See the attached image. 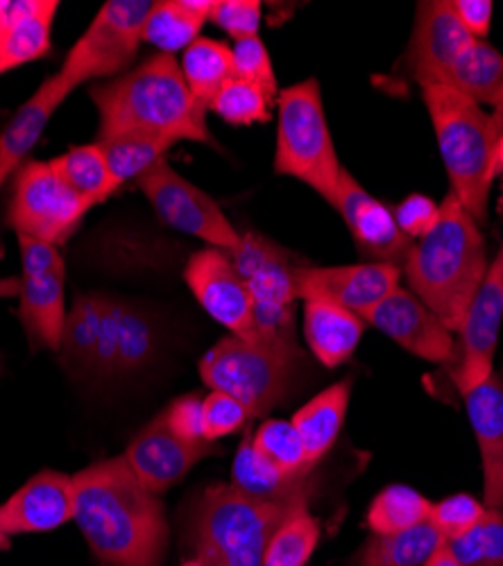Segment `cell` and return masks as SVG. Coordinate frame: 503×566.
<instances>
[{"label":"cell","instance_id":"16","mask_svg":"<svg viewBox=\"0 0 503 566\" xmlns=\"http://www.w3.org/2000/svg\"><path fill=\"white\" fill-rule=\"evenodd\" d=\"M363 322L375 328L408 354L429 363H449L455 354L453 334L444 322L410 291L395 289Z\"/></svg>","mask_w":503,"mask_h":566},{"label":"cell","instance_id":"38","mask_svg":"<svg viewBox=\"0 0 503 566\" xmlns=\"http://www.w3.org/2000/svg\"><path fill=\"white\" fill-rule=\"evenodd\" d=\"M155 336L146 317L118 302L116 311V374L136 371L148 363Z\"/></svg>","mask_w":503,"mask_h":566},{"label":"cell","instance_id":"46","mask_svg":"<svg viewBox=\"0 0 503 566\" xmlns=\"http://www.w3.org/2000/svg\"><path fill=\"white\" fill-rule=\"evenodd\" d=\"M451 8L455 19L461 21V25L474 39L485 41L492 28V12H494V6L490 0H451Z\"/></svg>","mask_w":503,"mask_h":566},{"label":"cell","instance_id":"9","mask_svg":"<svg viewBox=\"0 0 503 566\" xmlns=\"http://www.w3.org/2000/svg\"><path fill=\"white\" fill-rule=\"evenodd\" d=\"M150 0H109L69 51L57 75L75 91L88 80H109L125 71L144 43Z\"/></svg>","mask_w":503,"mask_h":566},{"label":"cell","instance_id":"35","mask_svg":"<svg viewBox=\"0 0 503 566\" xmlns=\"http://www.w3.org/2000/svg\"><path fill=\"white\" fill-rule=\"evenodd\" d=\"M319 522L308 507L295 512L274 531L265 546L261 566H306L319 542Z\"/></svg>","mask_w":503,"mask_h":566},{"label":"cell","instance_id":"5","mask_svg":"<svg viewBox=\"0 0 503 566\" xmlns=\"http://www.w3.org/2000/svg\"><path fill=\"white\" fill-rule=\"evenodd\" d=\"M422 96L451 184L449 193L459 198L468 213L481 224L488 216L499 146L492 118L481 105L449 86H425Z\"/></svg>","mask_w":503,"mask_h":566},{"label":"cell","instance_id":"36","mask_svg":"<svg viewBox=\"0 0 503 566\" xmlns=\"http://www.w3.org/2000/svg\"><path fill=\"white\" fill-rule=\"evenodd\" d=\"M252 442L259 449V453L274 467L282 469L284 474L295 479L311 476L313 464L293 421L268 419L254 431Z\"/></svg>","mask_w":503,"mask_h":566},{"label":"cell","instance_id":"55","mask_svg":"<svg viewBox=\"0 0 503 566\" xmlns=\"http://www.w3.org/2000/svg\"><path fill=\"white\" fill-rule=\"evenodd\" d=\"M0 371H3V360H0Z\"/></svg>","mask_w":503,"mask_h":566},{"label":"cell","instance_id":"3","mask_svg":"<svg viewBox=\"0 0 503 566\" xmlns=\"http://www.w3.org/2000/svg\"><path fill=\"white\" fill-rule=\"evenodd\" d=\"M490 259L479 222L453 193L440 202L436 224L410 248L401 272L418 295L459 334L465 313L488 274Z\"/></svg>","mask_w":503,"mask_h":566},{"label":"cell","instance_id":"21","mask_svg":"<svg viewBox=\"0 0 503 566\" xmlns=\"http://www.w3.org/2000/svg\"><path fill=\"white\" fill-rule=\"evenodd\" d=\"M463 399L481 451L485 505L503 510V386L499 376L492 374Z\"/></svg>","mask_w":503,"mask_h":566},{"label":"cell","instance_id":"1","mask_svg":"<svg viewBox=\"0 0 503 566\" xmlns=\"http://www.w3.org/2000/svg\"><path fill=\"white\" fill-rule=\"evenodd\" d=\"M75 516L84 542L105 566H161L168 546L164 503L129 471L123 455L73 474Z\"/></svg>","mask_w":503,"mask_h":566},{"label":"cell","instance_id":"26","mask_svg":"<svg viewBox=\"0 0 503 566\" xmlns=\"http://www.w3.org/2000/svg\"><path fill=\"white\" fill-rule=\"evenodd\" d=\"M216 0H161L153 3V10L144 25V41L157 45L164 55L187 51L200 39L202 25L211 19Z\"/></svg>","mask_w":503,"mask_h":566},{"label":"cell","instance_id":"34","mask_svg":"<svg viewBox=\"0 0 503 566\" xmlns=\"http://www.w3.org/2000/svg\"><path fill=\"white\" fill-rule=\"evenodd\" d=\"M109 297L105 295H80L73 302V308L66 315L64 336H62V354L82 365H94V354L101 336L103 317L107 311Z\"/></svg>","mask_w":503,"mask_h":566},{"label":"cell","instance_id":"40","mask_svg":"<svg viewBox=\"0 0 503 566\" xmlns=\"http://www.w3.org/2000/svg\"><path fill=\"white\" fill-rule=\"evenodd\" d=\"M488 505L470 494L447 496L431 507L429 522L444 542H453L474 531L488 516Z\"/></svg>","mask_w":503,"mask_h":566},{"label":"cell","instance_id":"22","mask_svg":"<svg viewBox=\"0 0 503 566\" xmlns=\"http://www.w3.org/2000/svg\"><path fill=\"white\" fill-rule=\"evenodd\" d=\"M69 96L71 88L57 73L45 77L43 84L32 93V98L21 105L6 132L0 134V191H3L6 181L23 166V159L36 146L45 125Z\"/></svg>","mask_w":503,"mask_h":566},{"label":"cell","instance_id":"51","mask_svg":"<svg viewBox=\"0 0 503 566\" xmlns=\"http://www.w3.org/2000/svg\"><path fill=\"white\" fill-rule=\"evenodd\" d=\"M6 36H8V23H6V19H3V17H0V55H3Z\"/></svg>","mask_w":503,"mask_h":566},{"label":"cell","instance_id":"50","mask_svg":"<svg viewBox=\"0 0 503 566\" xmlns=\"http://www.w3.org/2000/svg\"><path fill=\"white\" fill-rule=\"evenodd\" d=\"M503 175V136L499 138V146H496V155H494V177Z\"/></svg>","mask_w":503,"mask_h":566},{"label":"cell","instance_id":"37","mask_svg":"<svg viewBox=\"0 0 503 566\" xmlns=\"http://www.w3.org/2000/svg\"><path fill=\"white\" fill-rule=\"evenodd\" d=\"M447 544L461 566H503V510L490 507L474 531Z\"/></svg>","mask_w":503,"mask_h":566},{"label":"cell","instance_id":"44","mask_svg":"<svg viewBox=\"0 0 503 566\" xmlns=\"http://www.w3.org/2000/svg\"><path fill=\"white\" fill-rule=\"evenodd\" d=\"M205 399L198 395H187L175 399L161 415L168 429L189 444H207L205 440V417H202ZM211 444V442H209Z\"/></svg>","mask_w":503,"mask_h":566},{"label":"cell","instance_id":"23","mask_svg":"<svg viewBox=\"0 0 503 566\" xmlns=\"http://www.w3.org/2000/svg\"><path fill=\"white\" fill-rule=\"evenodd\" d=\"M365 334V322L325 297L304 300V338L311 354L325 367L345 365Z\"/></svg>","mask_w":503,"mask_h":566},{"label":"cell","instance_id":"6","mask_svg":"<svg viewBox=\"0 0 503 566\" xmlns=\"http://www.w3.org/2000/svg\"><path fill=\"white\" fill-rule=\"evenodd\" d=\"M277 107L274 170L306 184L336 209L345 166L336 155L317 80L308 77L280 91Z\"/></svg>","mask_w":503,"mask_h":566},{"label":"cell","instance_id":"33","mask_svg":"<svg viewBox=\"0 0 503 566\" xmlns=\"http://www.w3.org/2000/svg\"><path fill=\"white\" fill-rule=\"evenodd\" d=\"M433 503L413 488L390 485L370 503L365 524L373 535H395L429 522Z\"/></svg>","mask_w":503,"mask_h":566},{"label":"cell","instance_id":"15","mask_svg":"<svg viewBox=\"0 0 503 566\" xmlns=\"http://www.w3.org/2000/svg\"><path fill=\"white\" fill-rule=\"evenodd\" d=\"M300 300L325 297L360 319L399 289L401 268L365 261L354 265H304L295 270Z\"/></svg>","mask_w":503,"mask_h":566},{"label":"cell","instance_id":"47","mask_svg":"<svg viewBox=\"0 0 503 566\" xmlns=\"http://www.w3.org/2000/svg\"><path fill=\"white\" fill-rule=\"evenodd\" d=\"M116 311L118 302L109 297L94 354V365H91V369H98L103 374H116Z\"/></svg>","mask_w":503,"mask_h":566},{"label":"cell","instance_id":"45","mask_svg":"<svg viewBox=\"0 0 503 566\" xmlns=\"http://www.w3.org/2000/svg\"><path fill=\"white\" fill-rule=\"evenodd\" d=\"M392 213H395V220H397V227L401 229V233L408 241L416 243L436 224V220L440 216V205L427 196L413 193L406 200H401Z\"/></svg>","mask_w":503,"mask_h":566},{"label":"cell","instance_id":"41","mask_svg":"<svg viewBox=\"0 0 503 566\" xmlns=\"http://www.w3.org/2000/svg\"><path fill=\"white\" fill-rule=\"evenodd\" d=\"M232 51H234L237 77L261 88L270 103L277 101V96H280L277 75H274L272 60L265 51V43L261 41V36L237 41Z\"/></svg>","mask_w":503,"mask_h":566},{"label":"cell","instance_id":"28","mask_svg":"<svg viewBox=\"0 0 503 566\" xmlns=\"http://www.w3.org/2000/svg\"><path fill=\"white\" fill-rule=\"evenodd\" d=\"M440 86L463 93L476 105L496 109L503 103V55L488 41L474 39Z\"/></svg>","mask_w":503,"mask_h":566},{"label":"cell","instance_id":"24","mask_svg":"<svg viewBox=\"0 0 503 566\" xmlns=\"http://www.w3.org/2000/svg\"><path fill=\"white\" fill-rule=\"evenodd\" d=\"M57 8V0H0V17L8 23L0 73L41 60L51 51Z\"/></svg>","mask_w":503,"mask_h":566},{"label":"cell","instance_id":"32","mask_svg":"<svg viewBox=\"0 0 503 566\" xmlns=\"http://www.w3.org/2000/svg\"><path fill=\"white\" fill-rule=\"evenodd\" d=\"M96 144L103 148L109 172L120 188L129 179H139L164 161L166 153L175 146L172 140L148 136V134H118L101 138Z\"/></svg>","mask_w":503,"mask_h":566},{"label":"cell","instance_id":"49","mask_svg":"<svg viewBox=\"0 0 503 566\" xmlns=\"http://www.w3.org/2000/svg\"><path fill=\"white\" fill-rule=\"evenodd\" d=\"M490 118H492V125H494V129H496V134L501 138L503 136V103L490 114Z\"/></svg>","mask_w":503,"mask_h":566},{"label":"cell","instance_id":"2","mask_svg":"<svg viewBox=\"0 0 503 566\" xmlns=\"http://www.w3.org/2000/svg\"><path fill=\"white\" fill-rule=\"evenodd\" d=\"M101 127L98 140L118 134H148L172 144L213 146L207 109L196 103L175 55H155L134 71L91 86Z\"/></svg>","mask_w":503,"mask_h":566},{"label":"cell","instance_id":"13","mask_svg":"<svg viewBox=\"0 0 503 566\" xmlns=\"http://www.w3.org/2000/svg\"><path fill=\"white\" fill-rule=\"evenodd\" d=\"M503 324V243L490 261L488 274L476 291L459 328L461 360L453 369V384L463 397L494 374V354Z\"/></svg>","mask_w":503,"mask_h":566},{"label":"cell","instance_id":"30","mask_svg":"<svg viewBox=\"0 0 503 566\" xmlns=\"http://www.w3.org/2000/svg\"><path fill=\"white\" fill-rule=\"evenodd\" d=\"M49 164L71 186V191H75L88 205V209L103 205L118 191L105 153L98 144L73 146Z\"/></svg>","mask_w":503,"mask_h":566},{"label":"cell","instance_id":"52","mask_svg":"<svg viewBox=\"0 0 503 566\" xmlns=\"http://www.w3.org/2000/svg\"><path fill=\"white\" fill-rule=\"evenodd\" d=\"M10 548V537L8 535H0V553Z\"/></svg>","mask_w":503,"mask_h":566},{"label":"cell","instance_id":"7","mask_svg":"<svg viewBox=\"0 0 503 566\" xmlns=\"http://www.w3.org/2000/svg\"><path fill=\"white\" fill-rule=\"evenodd\" d=\"M232 259L245 281L254 308L256 340L295 360L302 358L295 338V302L300 263L274 241L248 231Z\"/></svg>","mask_w":503,"mask_h":566},{"label":"cell","instance_id":"12","mask_svg":"<svg viewBox=\"0 0 503 566\" xmlns=\"http://www.w3.org/2000/svg\"><path fill=\"white\" fill-rule=\"evenodd\" d=\"M21 250V289H19V319L32 349H62L66 324V293H64V261L55 245L28 235H17Z\"/></svg>","mask_w":503,"mask_h":566},{"label":"cell","instance_id":"48","mask_svg":"<svg viewBox=\"0 0 503 566\" xmlns=\"http://www.w3.org/2000/svg\"><path fill=\"white\" fill-rule=\"evenodd\" d=\"M425 566H461V564H459V559L453 557V553L449 551V544L442 542V544L433 551V555L427 559Z\"/></svg>","mask_w":503,"mask_h":566},{"label":"cell","instance_id":"19","mask_svg":"<svg viewBox=\"0 0 503 566\" xmlns=\"http://www.w3.org/2000/svg\"><path fill=\"white\" fill-rule=\"evenodd\" d=\"M216 451L213 444H189L179 440L164 419L157 415L148 427L136 436L123 460L127 462L129 471L136 476L148 492L161 496L177 483L187 479L189 471L202 462L207 455Z\"/></svg>","mask_w":503,"mask_h":566},{"label":"cell","instance_id":"29","mask_svg":"<svg viewBox=\"0 0 503 566\" xmlns=\"http://www.w3.org/2000/svg\"><path fill=\"white\" fill-rule=\"evenodd\" d=\"M181 73L189 84L191 96L200 107L209 112L218 93L237 77L234 51L216 39L200 36L181 55Z\"/></svg>","mask_w":503,"mask_h":566},{"label":"cell","instance_id":"31","mask_svg":"<svg viewBox=\"0 0 503 566\" xmlns=\"http://www.w3.org/2000/svg\"><path fill=\"white\" fill-rule=\"evenodd\" d=\"M442 542L431 522L395 535H373L358 553V566H425Z\"/></svg>","mask_w":503,"mask_h":566},{"label":"cell","instance_id":"42","mask_svg":"<svg viewBox=\"0 0 503 566\" xmlns=\"http://www.w3.org/2000/svg\"><path fill=\"white\" fill-rule=\"evenodd\" d=\"M202 417H205V440L211 444L241 431L250 419H254L248 406H243L239 399L216 390H211L205 397Z\"/></svg>","mask_w":503,"mask_h":566},{"label":"cell","instance_id":"11","mask_svg":"<svg viewBox=\"0 0 503 566\" xmlns=\"http://www.w3.org/2000/svg\"><path fill=\"white\" fill-rule=\"evenodd\" d=\"M136 184L168 227L196 235L211 248L230 254L241 248L243 233H239L230 218L222 213L220 205L202 188L172 170L166 159L136 179Z\"/></svg>","mask_w":503,"mask_h":566},{"label":"cell","instance_id":"17","mask_svg":"<svg viewBox=\"0 0 503 566\" xmlns=\"http://www.w3.org/2000/svg\"><path fill=\"white\" fill-rule=\"evenodd\" d=\"M336 211L345 220L356 250L377 263L404 265L413 241H408L397 227L392 209L373 198L358 179L343 168Z\"/></svg>","mask_w":503,"mask_h":566},{"label":"cell","instance_id":"25","mask_svg":"<svg viewBox=\"0 0 503 566\" xmlns=\"http://www.w3.org/2000/svg\"><path fill=\"white\" fill-rule=\"evenodd\" d=\"M349 395H352V381L334 384L332 388L315 395L291 419L306 447V453L313 467L336 444L347 419Z\"/></svg>","mask_w":503,"mask_h":566},{"label":"cell","instance_id":"43","mask_svg":"<svg viewBox=\"0 0 503 566\" xmlns=\"http://www.w3.org/2000/svg\"><path fill=\"white\" fill-rule=\"evenodd\" d=\"M209 21L230 34L234 43L259 36L261 3L259 0H216Z\"/></svg>","mask_w":503,"mask_h":566},{"label":"cell","instance_id":"20","mask_svg":"<svg viewBox=\"0 0 503 566\" xmlns=\"http://www.w3.org/2000/svg\"><path fill=\"white\" fill-rule=\"evenodd\" d=\"M75 488L73 476L45 469L0 503V535L51 533L73 522Z\"/></svg>","mask_w":503,"mask_h":566},{"label":"cell","instance_id":"39","mask_svg":"<svg viewBox=\"0 0 503 566\" xmlns=\"http://www.w3.org/2000/svg\"><path fill=\"white\" fill-rule=\"evenodd\" d=\"M270 105L261 88L234 77L218 93L209 112L230 125H256L270 120Z\"/></svg>","mask_w":503,"mask_h":566},{"label":"cell","instance_id":"27","mask_svg":"<svg viewBox=\"0 0 503 566\" xmlns=\"http://www.w3.org/2000/svg\"><path fill=\"white\" fill-rule=\"evenodd\" d=\"M311 476H289L265 460L252 442V433L243 438L232 464V485L259 501H289L311 494Z\"/></svg>","mask_w":503,"mask_h":566},{"label":"cell","instance_id":"14","mask_svg":"<svg viewBox=\"0 0 503 566\" xmlns=\"http://www.w3.org/2000/svg\"><path fill=\"white\" fill-rule=\"evenodd\" d=\"M185 279L211 319L237 338L256 340L252 297L230 252L216 248L196 252L187 263Z\"/></svg>","mask_w":503,"mask_h":566},{"label":"cell","instance_id":"54","mask_svg":"<svg viewBox=\"0 0 503 566\" xmlns=\"http://www.w3.org/2000/svg\"><path fill=\"white\" fill-rule=\"evenodd\" d=\"M499 381H501V386H503V367H501V374H499Z\"/></svg>","mask_w":503,"mask_h":566},{"label":"cell","instance_id":"53","mask_svg":"<svg viewBox=\"0 0 503 566\" xmlns=\"http://www.w3.org/2000/svg\"><path fill=\"white\" fill-rule=\"evenodd\" d=\"M499 207H501V213H503V184H501V198H499Z\"/></svg>","mask_w":503,"mask_h":566},{"label":"cell","instance_id":"10","mask_svg":"<svg viewBox=\"0 0 503 566\" xmlns=\"http://www.w3.org/2000/svg\"><path fill=\"white\" fill-rule=\"evenodd\" d=\"M88 205L49 161H28L19 168L8 209V224L17 235H28L55 248L64 245L86 216Z\"/></svg>","mask_w":503,"mask_h":566},{"label":"cell","instance_id":"8","mask_svg":"<svg viewBox=\"0 0 503 566\" xmlns=\"http://www.w3.org/2000/svg\"><path fill=\"white\" fill-rule=\"evenodd\" d=\"M295 363L259 340L227 336L202 356L200 376L211 390L248 406L256 419L286 399Z\"/></svg>","mask_w":503,"mask_h":566},{"label":"cell","instance_id":"4","mask_svg":"<svg viewBox=\"0 0 503 566\" xmlns=\"http://www.w3.org/2000/svg\"><path fill=\"white\" fill-rule=\"evenodd\" d=\"M308 496L259 501L230 485L207 488L191 514L189 544L202 566H261L268 542Z\"/></svg>","mask_w":503,"mask_h":566},{"label":"cell","instance_id":"18","mask_svg":"<svg viewBox=\"0 0 503 566\" xmlns=\"http://www.w3.org/2000/svg\"><path fill=\"white\" fill-rule=\"evenodd\" d=\"M474 36L455 19L451 0H422L416 10L413 36L408 45V64L418 84H444L447 73L468 51Z\"/></svg>","mask_w":503,"mask_h":566}]
</instances>
